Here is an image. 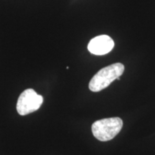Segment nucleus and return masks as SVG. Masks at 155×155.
<instances>
[{
  "label": "nucleus",
  "instance_id": "nucleus-2",
  "mask_svg": "<svg viewBox=\"0 0 155 155\" xmlns=\"http://www.w3.org/2000/svg\"><path fill=\"white\" fill-rule=\"evenodd\" d=\"M123 127V121L119 117L98 120L92 124L93 134L98 140H111L120 132Z\"/></svg>",
  "mask_w": 155,
  "mask_h": 155
},
{
  "label": "nucleus",
  "instance_id": "nucleus-4",
  "mask_svg": "<svg viewBox=\"0 0 155 155\" xmlns=\"http://www.w3.org/2000/svg\"><path fill=\"white\" fill-rule=\"evenodd\" d=\"M114 47V42L111 37L104 35L93 38L89 42L88 50L94 55H103L111 52Z\"/></svg>",
  "mask_w": 155,
  "mask_h": 155
},
{
  "label": "nucleus",
  "instance_id": "nucleus-3",
  "mask_svg": "<svg viewBox=\"0 0 155 155\" xmlns=\"http://www.w3.org/2000/svg\"><path fill=\"white\" fill-rule=\"evenodd\" d=\"M43 102V97L28 88L24 91L19 96L17 103V111L21 116L28 115L36 111L40 108Z\"/></svg>",
  "mask_w": 155,
  "mask_h": 155
},
{
  "label": "nucleus",
  "instance_id": "nucleus-1",
  "mask_svg": "<svg viewBox=\"0 0 155 155\" xmlns=\"http://www.w3.org/2000/svg\"><path fill=\"white\" fill-rule=\"evenodd\" d=\"M124 71V65L121 63H114L101 69L90 81L89 89L93 92L101 91L121 76Z\"/></svg>",
  "mask_w": 155,
  "mask_h": 155
}]
</instances>
